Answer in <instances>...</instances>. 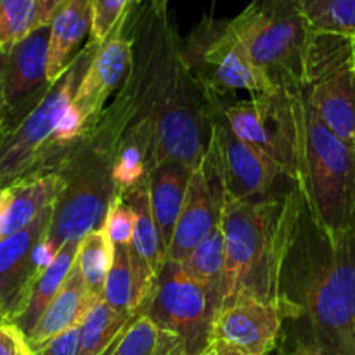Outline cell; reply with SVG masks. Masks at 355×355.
Returning a JSON list of instances; mask_svg holds the SVG:
<instances>
[{"label":"cell","instance_id":"obj_13","mask_svg":"<svg viewBox=\"0 0 355 355\" xmlns=\"http://www.w3.org/2000/svg\"><path fill=\"white\" fill-rule=\"evenodd\" d=\"M224 205V182L214 146H208L207 155L191 172L182 211L173 231L166 260L182 263L186 257L207 238L220 222Z\"/></svg>","mask_w":355,"mask_h":355},{"label":"cell","instance_id":"obj_27","mask_svg":"<svg viewBox=\"0 0 355 355\" xmlns=\"http://www.w3.org/2000/svg\"><path fill=\"white\" fill-rule=\"evenodd\" d=\"M37 30V0H0V49Z\"/></svg>","mask_w":355,"mask_h":355},{"label":"cell","instance_id":"obj_2","mask_svg":"<svg viewBox=\"0 0 355 355\" xmlns=\"http://www.w3.org/2000/svg\"><path fill=\"white\" fill-rule=\"evenodd\" d=\"M304 196L298 186L260 201L224 193L225 269L220 307L241 300L279 305V284ZM281 307V305H279Z\"/></svg>","mask_w":355,"mask_h":355},{"label":"cell","instance_id":"obj_32","mask_svg":"<svg viewBox=\"0 0 355 355\" xmlns=\"http://www.w3.org/2000/svg\"><path fill=\"white\" fill-rule=\"evenodd\" d=\"M0 355H33L26 335L14 322H0Z\"/></svg>","mask_w":355,"mask_h":355},{"label":"cell","instance_id":"obj_25","mask_svg":"<svg viewBox=\"0 0 355 355\" xmlns=\"http://www.w3.org/2000/svg\"><path fill=\"white\" fill-rule=\"evenodd\" d=\"M114 245L111 243L106 227H99L89 232L80 241L78 253H76V266L83 277L87 290L97 300H103L104 284H106L107 272L113 266Z\"/></svg>","mask_w":355,"mask_h":355},{"label":"cell","instance_id":"obj_14","mask_svg":"<svg viewBox=\"0 0 355 355\" xmlns=\"http://www.w3.org/2000/svg\"><path fill=\"white\" fill-rule=\"evenodd\" d=\"M54 205L45 208L28 227L0 241V322H12L23 309L44 260V243Z\"/></svg>","mask_w":355,"mask_h":355},{"label":"cell","instance_id":"obj_7","mask_svg":"<svg viewBox=\"0 0 355 355\" xmlns=\"http://www.w3.org/2000/svg\"><path fill=\"white\" fill-rule=\"evenodd\" d=\"M302 90L322 123L355 148V38L312 33Z\"/></svg>","mask_w":355,"mask_h":355},{"label":"cell","instance_id":"obj_10","mask_svg":"<svg viewBox=\"0 0 355 355\" xmlns=\"http://www.w3.org/2000/svg\"><path fill=\"white\" fill-rule=\"evenodd\" d=\"M191 40L193 42L187 52L191 58L184 55V61L189 69L200 68L201 73L207 71L208 78L201 82L205 92L220 96L222 92L239 89L253 94L279 90L253 62L245 45L232 31L229 21H205L194 31Z\"/></svg>","mask_w":355,"mask_h":355},{"label":"cell","instance_id":"obj_21","mask_svg":"<svg viewBox=\"0 0 355 355\" xmlns=\"http://www.w3.org/2000/svg\"><path fill=\"white\" fill-rule=\"evenodd\" d=\"M78 246V241H69L62 245L55 252V255L42 267L38 276L35 277L23 309L12 321L26 336L33 331L37 322L40 321L44 312L51 305V302L64 286L66 279H68L69 272L76 262Z\"/></svg>","mask_w":355,"mask_h":355},{"label":"cell","instance_id":"obj_34","mask_svg":"<svg viewBox=\"0 0 355 355\" xmlns=\"http://www.w3.org/2000/svg\"><path fill=\"white\" fill-rule=\"evenodd\" d=\"M286 355H321V354L307 345H298L297 349H293L290 354H286Z\"/></svg>","mask_w":355,"mask_h":355},{"label":"cell","instance_id":"obj_4","mask_svg":"<svg viewBox=\"0 0 355 355\" xmlns=\"http://www.w3.org/2000/svg\"><path fill=\"white\" fill-rule=\"evenodd\" d=\"M111 153L90 137L73 149L58 166L55 172L64 179V187L54 201L44 243L45 263L62 245L80 243L89 232L103 227L111 201L120 194L111 175Z\"/></svg>","mask_w":355,"mask_h":355},{"label":"cell","instance_id":"obj_30","mask_svg":"<svg viewBox=\"0 0 355 355\" xmlns=\"http://www.w3.org/2000/svg\"><path fill=\"white\" fill-rule=\"evenodd\" d=\"M135 215L127 201L123 200L121 193L111 201L110 210H107L104 227L113 245H130L132 236H134Z\"/></svg>","mask_w":355,"mask_h":355},{"label":"cell","instance_id":"obj_15","mask_svg":"<svg viewBox=\"0 0 355 355\" xmlns=\"http://www.w3.org/2000/svg\"><path fill=\"white\" fill-rule=\"evenodd\" d=\"M125 17L99 45L71 101V110L85 121L90 134L99 123L110 96L127 83L134 69V38L125 35Z\"/></svg>","mask_w":355,"mask_h":355},{"label":"cell","instance_id":"obj_19","mask_svg":"<svg viewBox=\"0 0 355 355\" xmlns=\"http://www.w3.org/2000/svg\"><path fill=\"white\" fill-rule=\"evenodd\" d=\"M47 51V78L54 83L78 54V47L92 28V0H68L51 21Z\"/></svg>","mask_w":355,"mask_h":355},{"label":"cell","instance_id":"obj_8","mask_svg":"<svg viewBox=\"0 0 355 355\" xmlns=\"http://www.w3.org/2000/svg\"><path fill=\"white\" fill-rule=\"evenodd\" d=\"M220 302L214 293L184 270L166 260L148 302L139 314H146L159 331L180 340L186 355H201L210 345L214 318Z\"/></svg>","mask_w":355,"mask_h":355},{"label":"cell","instance_id":"obj_1","mask_svg":"<svg viewBox=\"0 0 355 355\" xmlns=\"http://www.w3.org/2000/svg\"><path fill=\"white\" fill-rule=\"evenodd\" d=\"M304 196V194H302ZM284 322L321 355H355V229L329 232L302 203L279 284Z\"/></svg>","mask_w":355,"mask_h":355},{"label":"cell","instance_id":"obj_5","mask_svg":"<svg viewBox=\"0 0 355 355\" xmlns=\"http://www.w3.org/2000/svg\"><path fill=\"white\" fill-rule=\"evenodd\" d=\"M101 44L90 40L52 83L40 106L0 142V189L58 168L55 132Z\"/></svg>","mask_w":355,"mask_h":355},{"label":"cell","instance_id":"obj_18","mask_svg":"<svg viewBox=\"0 0 355 355\" xmlns=\"http://www.w3.org/2000/svg\"><path fill=\"white\" fill-rule=\"evenodd\" d=\"M97 302L99 300L94 298L87 290L78 266L75 262L64 286L51 302L33 331L26 336L31 350H37L38 347H42L54 336L82 324L85 315Z\"/></svg>","mask_w":355,"mask_h":355},{"label":"cell","instance_id":"obj_20","mask_svg":"<svg viewBox=\"0 0 355 355\" xmlns=\"http://www.w3.org/2000/svg\"><path fill=\"white\" fill-rule=\"evenodd\" d=\"M191 172L193 170L179 163H163L148 172L151 210L165 253L168 252L177 220L182 211Z\"/></svg>","mask_w":355,"mask_h":355},{"label":"cell","instance_id":"obj_9","mask_svg":"<svg viewBox=\"0 0 355 355\" xmlns=\"http://www.w3.org/2000/svg\"><path fill=\"white\" fill-rule=\"evenodd\" d=\"M49 37L47 24L0 49V142L40 106L52 89L47 78Z\"/></svg>","mask_w":355,"mask_h":355},{"label":"cell","instance_id":"obj_23","mask_svg":"<svg viewBox=\"0 0 355 355\" xmlns=\"http://www.w3.org/2000/svg\"><path fill=\"white\" fill-rule=\"evenodd\" d=\"M180 266L184 267V270L191 277H194L198 283L203 284L220 302L222 281H224L225 269V239L220 222L186 257V260Z\"/></svg>","mask_w":355,"mask_h":355},{"label":"cell","instance_id":"obj_33","mask_svg":"<svg viewBox=\"0 0 355 355\" xmlns=\"http://www.w3.org/2000/svg\"><path fill=\"white\" fill-rule=\"evenodd\" d=\"M66 2L68 0H37V28L51 24L52 17Z\"/></svg>","mask_w":355,"mask_h":355},{"label":"cell","instance_id":"obj_22","mask_svg":"<svg viewBox=\"0 0 355 355\" xmlns=\"http://www.w3.org/2000/svg\"><path fill=\"white\" fill-rule=\"evenodd\" d=\"M135 315L125 314L99 300L82 321L80 355H107Z\"/></svg>","mask_w":355,"mask_h":355},{"label":"cell","instance_id":"obj_35","mask_svg":"<svg viewBox=\"0 0 355 355\" xmlns=\"http://www.w3.org/2000/svg\"><path fill=\"white\" fill-rule=\"evenodd\" d=\"M6 200H7V189H0V210H2L3 205H6Z\"/></svg>","mask_w":355,"mask_h":355},{"label":"cell","instance_id":"obj_26","mask_svg":"<svg viewBox=\"0 0 355 355\" xmlns=\"http://www.w3.org/2000/svg\"><path fill=\"white\" fill-rule=\"evenodd\" d=\"M312 33L355 38V0H297Z\"/></svg>","mask_w":355,"mask_h":355},{"label":"cell","instance_id":"obj_31","mask_svg":"<svg viewBox=\"0 0 355 355\" xmlns=\"http://www.w3.org/2000/svg\"><path fill=\"white\" fill-rule=\"evenodd\" d=\"M82 347V324L54 336L33 350V355H80Z\"/></svg>","mask_w":355,"mask_h":355},{"label":"cell","instance_id":"obj_24","mask_svg":"<svg viewBox=\"0 0 355 355\" xmlns=\"http://www.w3.org/2000/svg\"><path fill=\"white\" fill-rule=\"evenodd\" d=\"M103 298L111 307L125 314L137 315L142 309L144 302L132 262L130 245H114L113 266L107 272Z\"/></svg>","mask_w":355,"mask_h":355},{"label":"cell","instance_id":"obj_28","mask_svg":"<svg viewBox=\"0 0 355 355\" xmlns=\"http://www.w3.org/2000/svg\"><path fill=\"white\" fill-rule=\"evenodd\" d=\"M159 329L146 314H137L107 355H156Z\"/></svg>","mask_w":355,"mask_h":355},{"label":"cell","instance_id":"obj_16","mask_svg":"<svg viewBox=\"0 0 355 355\" xmlns=\"http://www.w3.org/2000/svg\"><path fill=\"white\" fill-rule=\"evenodd\" d=\"M121 196H123V200L127 201L128 207L132 208L135 215L130 255L135 267V276H137L142 302L146 304L153 288H155L159 270L166 262L165 248H163L158 225H156L155 215H153L151 210L148 175L132 187L125 189ZM144 304H142V307H144Z\"/></svg>","mask_w":355,"mask_h":355},{"label":"cell","instance_id":"obj_11","mask_svg":"<svg viewBox=\"0 0 355 355\" xmlns=\"http://www.w3.org/2000/svg\"><path fill=\"white\" fill-rule=\"evenodd\" d=\"M211 96V146L220 166L224 193L234 200L260 201L279 196L297 184L269 156L232 134L217 110V96Z\"/></svg>","mask_w":355,"mask_h":355},{"label":"cell","instance_id":"obj_37","mask_svg":"<svg viewBox=\"0 0 355 355\" xmlns=\"http://www.w3.org/2000/svg\"><path fill=\"white\" fill-rule=\"evenodd\" d=\"M134 2H135V0H134Z\"/></svg>","mask_w":355,"mask_h":355},{"label":"cell","instance_id":"obj_17","mask_svg":"<svg viewBox=\"0 0 355 355\" xmlns=\"http://www.w3.org/2000/svg\"><path fill=\"white\" fill-rule=\"evenodd\" d=\"M64 187L61 173L31 177L7 187V200L0 210V241L31 224L45 208L54 205Z\"/></svg>","mask_w":355,"mask_h":355},{"label":"cell","instance_id":"obj_12","mask_svg":"<svg viewBox=\"0 0 355 355\" xmlns=\"http://www.w3.org/2000/svg\"><path fill=\"white\" fill-rule=\"evenodd\" d=\"M283 326V311L276 304L241 300L222 305L214 318L207 350L218 355H267L276 349Z\"/></svg>","mask_w":355,"mask_h":355},{"label":"cell","instance_id":"obj_29","mask_svg":"<svg viewBox=\"0 0 355 355\" xmlns=\"http://www.w3.org/2000/svg\"><path fill=\"white\" fill-rule=\"evenodd\" d=\"M134 0H92V28L90 40L103 44L118 26Z\"/></svg>","mask_w":355,"mask_h":355},{"label":"cell","instance_id":"obj_36","mask_svg":"<svg viewBox=\"0 0 355 355\" xmlns=\"http://www.w3.org/2000/svg\"><path fill=\"white\" fill-rule=\"evenodd\" d=\"M201 355H218V354H214V352H208V350H207V352H203V354H201Z\"/></svg>","mask_w":355,"mask_h":355},{"label":"cell","instance_id":"obj_3","mask_svg":"<svg viewBox=\"0 0 355 355\" xmlns=\"http://www.w3.org/2000/svg\"><path fill=\"white\" fill-rule=\"evenodd\" d=\"M300 184L309 211L322 229H355V148L336 137L298 92Z\"/></svg>","mask_w":355,"mask_h":355},{"label":"cell","instance_id":"obj_6","mask_svg":"<svg viewBox=\"0 0 355 355\" xmlns=\"http://www.w3.org/2000/svg\"><path fill=\"white\" fill-rule=\"evenodd\" d=\"M298 90L279 89L255 94L246 101L217 110L229 130L253 146L281 166L284 173L300 184V127H298Z\"/></svg>","mask_w":355,"mask_h":355}]
</instances>
